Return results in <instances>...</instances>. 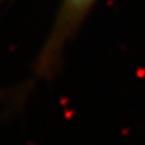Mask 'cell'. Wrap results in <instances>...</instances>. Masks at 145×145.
<instances>
[{
	"label": "cell",
	"mask_w": 145,
	"mask_h": 145,
	"mask_svg": "<svg viewBox=\"0 0 145 145\" xmlns=\"http://www.w3.org/2000/svg\"><path fill=\"white\" fill-rule=\"evenodd\" d=\"M91 0H68V4L72 7V8H82L85 6H87V4Z\"/></svg>",
	"instance_id": "cell-1"
}]
</instances>
